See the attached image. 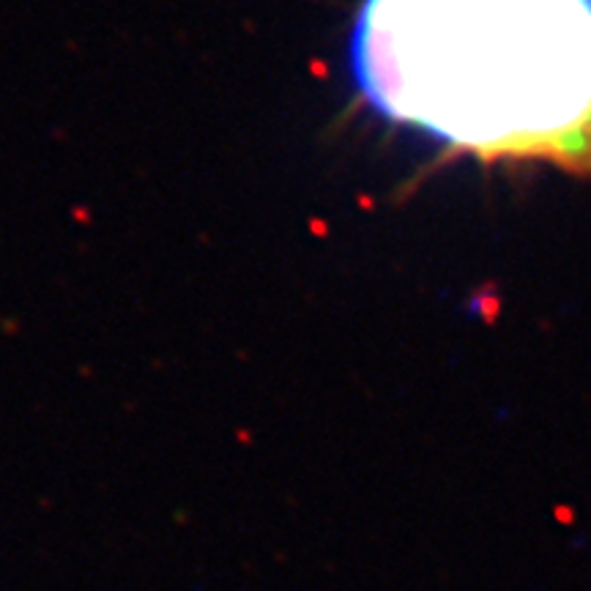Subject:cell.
<instances>
[{"label": "cell", "instance_id": "obj_1", "mask_svg": "<svg viewBox=\"0 0 591 591\" xmlns=\"http://www.w3.org/2000/svg\"><path fill=\"white\" fill-rule=\"evenodd\" d=\"M348 66L389 124L591 176V0H362Z\"/></svg>", "mask_w": 591, "mask_h": 591}]
</instances>
